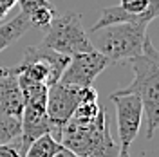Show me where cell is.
<instances>
[{
    "instance_id": "cell-11",
    "label": "cell",
    "mask_w": 159,
    "mask_h": 157,
    "mask_svg": "<svg viewBox=\"0 0 159 157\" xmlns=\"http://www.w3.org/2000/svg\"><path fill=\"white\" fill-rule=\"evenodd\" d=\"M22 136V118L0 112V145L15 143Z\"/></svg>"
},
{
    "instance_id": "cell-9",
    "label": "cell",
    "mask_w": 159,
    "mask_h": 157,
    "mask_svg": "<svg viewBox=\"0 0 159 157\" xmlns=\"http://www.w3.org/2000/svg\"><path fill=\"white\" fill-rule=\"evenodd\" d=\"M31 27L33 25H31L29 18L24 13H18L15 18L0 24V52L6 47H9L11 43H15L16 40H20Z\"/></svg>"
},
{
    "instance_id": "cell-12",
    "label": "cell",
    "mask_w": 159,
    "mask_h": 157,
    "mask_svg": "<svg viewBox=\"0 0 159 157\" xmlns=\"http://www.w3.org/2000/svg\"><path fill=\"white\" fill-rule=\"evenodd\" d=\"M16 4L20 6V13H24L27 18H29V16H33L34 13L42 11V9L54 7L49 0H18Z\"/></svg>"
},
{
    "instance_id": "cell-13",
    "label": "cell",
    "mask_w": 159,
    "mask_h": 157,
    "mask_svg": "<svg viewBox=\"0 0 159 157\" xmlns=\"http://www.w3.org/2000/svg\"><path fill=\"white\" fill-rule=\"evenodd\" d=\"M25 155V150L22 148L20 139H16L15 143L9 145H0V157H24Z\"/></svg>"
},
{
    "instance_id": "cell-2",
    "label": "cell",
    "mask_w": 159,
    "mask_h": 157,
    "mask_svg": "<svg viewBox=\"0 0 159 157\" xmlns=\"http://www.w3.org/2000/svg\"><path fill=\"white\" fill-rule=\"evenodd\" d=\"M60 145L80 157H116L119 154V145L112 139L107 125L105 107L90 121L69 119L61 128Z\"/></svg>"
},
{
    "instance_id": "cell-14",
    "label": "cell",
    "mask_w": 159,
    "mask_h": 157,
    "mask_svg": "<svg viewBox=\"0 0 159 157\" xmlns=\"http://www.w3.org/2000/svg\"><path fill=\"white\" fill-rule=\"evenodd\" d=\"M54 157H80V155H76L74 152H70V150H67V148L61 146V150H60V152H58Z\"/></svg>"
},
{
    "instance_id": "cell-8",
    "label": "cell",
    "mask_w": 159,
    "mask_h": 157,
    "mask_svg": "<svg viewBox=\"0 0 159 157\" xmlns=\"http://www.w3.org/2000/svg\"><path fill=\"white\" fill-rule=\"evenodd\" d=\"M0 112L22 118L24 96L18 85V67H0Z\"/></svg>"
},
{
    "instance_id": "cell-16",
    "label": "cell",
    "mask_w": 159,
    "mask_h": 157,
    "mask_svg": "<svg viewBox=\"0 0 159 157\" xmlns=\"http://www.w3.org/2000/svg\"><path fill=\"white\" fill-rule=\"evenodd\" d=\"M7 13H9V11L6 9V7H2V6H0V20L6 18V15H7Z\"/></svg>"
},
{
    "instance_id": "cell-7",
    "label": "cell",
    "mask_w": 159,
    "mask_h": 157,
    "mask_svg": "<svg viewBox=\"0 0 159 157\" xmlns=\"http://www.w3.org/2000/svg\"><path fill=\"white\" fill-rule=\"evenodd\" d=\"M109 67V61L105 56L92 49L89 52H80L70 56L69 65L65 67L60 81L65 85H74V87H92L94 79L98 78L103 70Z\"/></svg>"
},
{
    "instance_id": "cell-3",
    "label": "cell",
    "mask_w": 159,
    "mask_h": 157,
    "mask_svg": "<svg viewBox=\"0 0 159 157\" xmlns=\"http://www.w3.org/2000/svg\"><path fill=\"white\" fill-rule=\"evenodd\" d=\"M148 25L147 24H114L89 33L92 49L105 56L109 65L130 61L143 52Z\"/></svg>"
},
{
    "instance_id": "cell-1",
    "label": "cell",
    "mask_w": 159,
    "mask_h": 157,
    "mask_svg": "<svg viewBox=\"0 0 159 157\" xmlns=\"http://www.w3.org/2000/svg\"><path fill=\"white\" fill-rule=\"evenodd\" d=\"M134 69V81L123 92L136 94L141 99L143 114L147 119V137H154L159 128V51L150 38L145 40L143 52L129 61Z\"/></svg>"
},
{
    "instance_id": "cell-4",
    "label": "cell",
    "mask_w": 159,
    "mask_h": 157,
    "mask_svg": "<svg viewBox=\"0 0 159 157\" xmlns=\"http://www.w3.org/2000/svg\"><path fill=\"white\" fill-rule=\"evenodd\" d=\"M43 47L65 54L74 56L80 52H89L92 51L89 40V33L85 31L81 24V16L76 11H65L58 13L52 22L45 29V36L40 42Z\"/></svg>"
},
{
    "instance_id": "cell-10",
    "label": "cell",
    "mask_w": 159,
    "mask_h": 157,
    "mask_svg": "<svg viewBox=\"0 0 159 157\" xmlns=\"http://www.w3.org/2000/svg\"><path fill=\"white\" fill-rule=\"evenodd\" d=\"M60 150H61V145L58 141L51 134H43L29 145L25 157H54Z\"/></svg>"
},
{
    "instance_id": "cell-6",
    "label": "cell",
    "mask_w": 159,
    "mask_h": 157,
    "mask_svg": "<svg viewBox=\"0 0 159 157\" xmlns=\"http://www.w3.org/2000/svg\"><path fill=\"white\" fill-rule=\"evenodd\" d=\"M116 107L118 118V145L119 150H130L143 125V105L136 94L116 90L109 96Z\"/></svg>"
},
{
    "instance_id": "cell-17",
    "label": "cell",
    "mask_w": 159,
    "mask_h": 157,
    "mask_svg": "<svg viewBox=\"0 0 159 157\" xmlns=\"http://www.w3.org/2000/svg\"><path fill=\"white\" fill-rule=\"evenodd\" d=\"M116 157H130V152L129 150H119V154Z\"/></svg>"
},
{
    "instance_id": "cell-5",
    "label": "cell",
    "mask_w": 159,
    "mask_h": 157,
    "mask_svg": "<svg viewBox=\"0 0 159 157\" xmlns=\"http://www.w3.org/2000/svg\"><path fill=\"white\" fill-rule=\"evenodd\" d=\"M89 90L90 87L81 88V87H74V85H65L61 81L49 87L45 114H47L51 125H52V137L58 143H60V136H61V128L72 118V114L78 108L80 103L87 98Z\"/></svg>"
},
{
    "instance_id": "cell-15",
    "label": "cell",
    "mask_w": 159,
    "mask_h": 157,
    "mask_svg": "<svg viewBox=\"0 0 159 157\" xmlns=\"http://www.w3.org/2000/svg\"><path fill=\"white\" fill-rule=\"evenodd\" d=\"M16 2H18V0H0V6L6 7L7 11H11L15 6H16Z\"/></svg>"
}]
</instances>
